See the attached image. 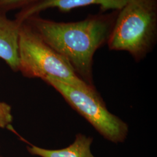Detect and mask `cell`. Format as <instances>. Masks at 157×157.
I'll list each match as a JSON object with an SVG mask.
<instances>
[{
  "instance_id": "obj_1",
  "label": "cell",
  "mask_w": 157,
  "mask_h": 157,
  "mask_svg": "<svg viewBox=\"0 0 157 157\" xmlns=\"http://www.w3.org/2000/svg\"><path fill=\"white\" fill-rule=\"evenodd\" d=\"M118 11L101 12L73 22H56L38 14L29 17L23 22L64 57L80 78L94 86L93 57L96 51L107 44Z\"/></svg>"
},
{
  "instance_id": "obj_2",
  "label": "cell",
  "mask_w": 157,
  "mask_h": 157,
  "mask_svg": "<svg viewBox=\"0 0 157 157\" xmlns=\"http://www.w3.org/2000/svg\"><path fill=\"white\" fill-rule=\"evenodd\" d=\"M157 39V0H128L118 11L107 44L109 50L128 52L139 62Z\"/></svg>"
},
{
  "instance_id": "obj_3",
  "label": "cell",
  "mask_w": 157,
  "mask_h": 157,
  "mask_svg": "<svg viewBox=\"0 0 157 157\" xmlns=\"http://www.w3.org/2000/svg\"><path fill=\"white\" fill-rule=\"evenodd\" d=\"M18 71L29 78H55L80 89L98 93L94 86L80 78L67 60L25 22L19 29Z\"/></svg>"
},
{
  "instance_id": "obj_4",
  "label": "cell",
  "mask_w": 157,
  "mask_h": 157,
  "mask_svg": "<svg viewBox=\"0 0 157 157\" xmlns=\"http://www.w3.org/2000/svg\"><path fill=\"white\" fill-rule=\"evenodd\" d=\"M43 81L53 87L106 140L120 143L126 139L128 124L107 109L98 93L80 89L55 78H47Z\"/></svg>"
},
{
  "instance_id": "obj_5",
  "label": "cell",
  "mask_w": 157,
  "mask_h": 157,
  "mask_svg": "<svg viewBox=\"0 0 157 157\" xmlns=\"http://www.w3.org/2000/svg\"><path fill=\"white\" fill-rule=\"evenodd\" d=\"M127 1L128 0H42L21 10L15 15V20L22 24L29 17L38 15L40 12L49 8H57L61 12H67L79 7L97 5L100 6L102 12L108 10L119 11Z\"/></svg>"
},
{
  "instance_id": "obj_6",
  "label": "cell",
  "mask_w": 157,
  "mask_h": 157,
  "mask_svg": "<svg viewBox=\"0 0 157 157\" xmlns=\"http://www.w3.org/2000/svg\"><path fill=\"white\" fill-rule=\"evenodd\" d=\"M21 24L0 11V58L14 72L19 67V36Z\"/></svg>"
},
{
  "instance_id": "obj_7",
  "label": "cell",
  "mask_w": 157,
  "mask_h": 157,
  "mask_svg": "<svg viewBox=\"0 0 157 157\" xmlns=\"http://www.w3.org/2000/svg\"><path fill=\"white\" fill-rule=\"evenodd\" d=\"M93 139L82 133L76 135L73 143L62 149L50 150L41 148L28 143V151L33 155L40 157H95L91 152Z\"/></svg>"
},
{
  "instance_id": "obj_8",
  "label": "cell",
  "mask_w": 157,
  "mask_h": 157,
  "mask_svg": "<svg viewBox=\"0 0 157 157\" xmlns=\"http://www.w3.org/2000/svg\"><path fill=\"white\" fill-rule=\"evenodd\" d=\"M42 0H0V11L7 13L16 10H22Z\"/></svg>"
},
{
  "instance_id": "obj_9",
  "label": "cell",
  "mask_w": 157,
  "mask_h": 157,
  "mask_svg": "<svg viewBox=\"0 0 157 157\" xmlns=\"http://www.w3.org/2000/svg\"><path fill=\"white\" fill-rule=\"evenodd\" d=\"M12 119L11 107L6 102L0 101V128H9Z\"/></svg>"
},
{
  "instance_id": "obj_10",
  "label": "cell",
  "mask_w": 157,
  "mask_h": 157,
  "mask_svg": "<svg viewBox=\"0 0 157 157\" xmlns=\"http://www.w3.org/2000/svg\"><path fill=\"white\" fill-rule=\"evenodd\" d=\"M0 157H1V156H0Z\"/></svg>"
}]
</instances>
